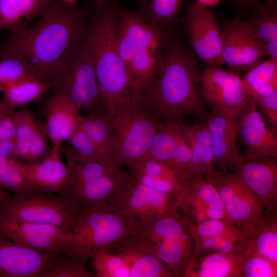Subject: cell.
Segmentation results:
<instances>
[{
	"label": "cell",
	"instance_id": "1",
	"mask_svg": "<svg viewBox=\"0 0 277 277\" xmlns=\"http://www.w3.org/2000/svg\"><path fill=\"white\" fill-rule=\"evenodd\" d=\"M88 23L76 4L53 0L36 23L11 31L7 40L35 76L58 91L85 40Z\"/></svg>",
	"mask_w": 277,
	"mask_h": 277
},
{
	"label": "cell",
	"instance_id": "29",
	"mask_svg": "<svg viewBox=\"0 0 277 277\" xmlns=\"http://www.w3.org/2000/svg\"><path fill=\"white\" fill-rule=\"evenodd\" d=\"M242 80L249 97L255 101L277 91V60H262L248 71Z\"/></svg>",
	"mask_w": 277,
	"mask_h": 277
},
{
	"label": "cell",
	"instance_id": "39",
	"mask_svg": "<svg viewBox=\"0 0 277 277\" xmlns=\"http://www.w3.org/2000/svg\"><path fill=\"white\" fill-rule=\"evenodd\" d=\"M194 245L192 259L213 253L242 252L248 247L249 241L246 235H221L194 242Z\"/></svg>",
	"mask_w": 277,
	"mask_h": 277
},
{
	"label": "cell",
	"instance_id": "38",
	"mask_svg": "<svg viewBox=\"0 0 277 277\" xmlns=\"http://www.w3.org/2000/svg\"><path fill=\"white\" fill-rule=\"evenodd\" d=\"M16 149L13 158L27 160L30 146L41 124L28 109L15 110Z\"/></svg>",
	"mask_w": 277,
	"mask_h": 277
},
{
	"label": "cell",
	"instance_id": "35",
	"mask_svg": "<svg viewBox=\"0 0 277 277\" xmlns=\"http://www.w3.org/2000/svg\"><path fill=\"white\" fill-rule=\"evenodd\" d=\"M66 142L63 151L67 160L117 166L102 153L93 140L77 126Z\"/></svg>",
	"mask_w": 277,
	"mask_h": 277
},
{
	"label": "cell",
	"instance_id": "45",
	"mask_svg": "<svg viewBox=\"0 0 277 277\" xmlns=\"http://www.w3.org/2000/svg\"><path fill=\"white\" fill-rule=\"evenodd\" d=\"M94 272L88 267L87 263L75 260L67 255L52 266L43 277H95Z\"/></svg>",
	"mask_w": 277,
	"mask_h": 277
},
{
	"label": "cell",
	"instance_id": "12",
	"mask_svg": "<svg viewBox=\"0 0 277 277\" xmlns=\"http://www.w3.org/2000/svg\"><path fill=\"white\" fill-rule=\"evenodd\" d=\"M61 90L81 110L84 109L88 113L107 111L86 37L69 69Z\"/></svg>",
	"mask_w": 277,
	"mask_h": 277
},
{
	"label": "cell",
	"instance_id": "7",
	"mask_svg": "<svg viewBox=\"0 0 277 277\" xmlns=\"http://www.w3.org/2000/svg\"><path fill=\"white\" fill-rule=\"evenodd\" d=\"M205 176L217 190L234 225L244 233L264 215L261 201L234 173L215 170Z\"/></svg>",
	"mask_w": 277,
	"mask_h": 277
},
{
	"label": "cell",
	"instance_id": "44",
	"mask_svg": "<svg viewBox=\"0 0 277 277\" xmlns=\"http://www.w3.org/2000/svg\"><path fill=\"white\" fill-rule=\"evenodd\" d=\"M241 274L242 277H276L277 264L261 255L249 245Z\"/></svg>",
	"mask_w": 277,
	"mask_h": 277
},
{
	"label": "cell",
	"instance_id": "50",
	"mask_svg": "<svg viewBox=\"0 0 277 277\" xmlns=\"http://www.w3.org/2000/svg\"><path fill=\"white\" fill-rule=\"evenodd\" d=\"M263 51L268 58L277 60V37L263 43Z\"/></svg>",
	"mask_w": 277,
	"mask_h": 277
},
{
	"label": "cell",
	"instance_id": "46",
	"mask_svg": "<svg viewBox=\"0 0 277 277\" xmlns=\"http://www.w3.org/2000/svg\"><path fill=\"white\" fill-rule=\"evenodd\" d=\"M255 101L256 104L264 110L269 122V128L277 133V91Z\"/></svg>",
	"mask_w": 277,
	"mask_h": 277
},
{
	"label": "cell",
	"instance_id": "43",
	"mask_svg": "<svg viewBox=\"0 0 277 277\" xmlns=\"http://www.w3.org/2000/svg\"><path fill=\"white\" fill-rule=\"evenodd\" d=\"M168 165L179 175L186 184L204 176L194 167L190 150L184 135L176 146Z\"/></svg>",
	"mask_w": 277,
	"mask_h": 277
},
{
	"label": "cell",
	"instance_id": "53",
	"mask_svg": "<svg viewBox=\"0 0 277 277\" xmlns=\"http://www.w3.org/2000/svg\"><path fill=\"white\" fill-rule=\"evenodd\" d=\"M10 196L6 190L0 187V203L8 200Z\"/></svg>",
	"mask_w": 277,
	"mask_h": 277
},
{
	"label": "cell",
	"instance_id": "8",
	"mask_svg": "<svg viewBox=\"0 0 277 277\" xmlns=\"http://www.w3.org/2000/svg\"><path fill=\"white\" fill-rule=\"evenodd\" d=\"M177 196L146 186L130 175L115 192L109 204L124 210L133 219L182 217L177 206Z\"/></svg>",
	"mask_w": 277,
	"mask_h": 277
},
{
	"label": "cell",
	"instance_id": "56",
	"mask_svg": "<svg viewBox=\"0 0 277 277\" xmlns=\"http://www.w3.org/2000/svg\"><path fill=\"white\" fill-rule=\"evenodd\" d=\"M0 101H1V99H0Z\"/></svg>",
	"mask_w": 277,
	"mask_h": 277
},
{
	"label": "cell",
	"instance_id": "14",
	"mask_svg": "<svg viewBox=\"0 0 277 277\" xmlns=\"http://www.w3.org/2000/svg\"><path fill=\"white\" fill-rule=\"evenodd\" d=\"M182 217L194 223L209 219L233 223L215 187L204 176L186 184L177 196Z\"/></svg>",
	"mask_w": 277,
	"mask_h": 277
},
{
	"label": "cell",
	"instance_id": "10",
	"mask_svg": "<svg viewBox=\"0 0 277 277\" xmlns=\"http://www.w3.org/2000/svg\"><path fill=\"white\" fill-rule=\"evenodd\" d=\"M275 161L270 157L242 154L237 149L228 164V168L259 199L268 214L277 212Z\"/></svg>",
	"mask_w": 277,
	"mask_h": 277
},
{
	"label": "cell",
	"instance_id": "21",
	"mask_svg": "<svg viewBox=\"0 0 277 277\" xmlns=\"http://www.w3.org/2000/svg\"><path fill=\"white\" fill-rule=\"evenodd\" d=\"M207 120L212 141L213 164L220 170L228 171V162L238 149L236 140L240 129L239 116H229L211 109Z\"/></svg>",
	"mask_w": 277,
	"mask_h": 277
},
{
	"label": "cell",
	"instance_id": "16",
	"mask_svg": "<svg viewBox=\"0 0 277 277\" xmlns=\"http://www.w3.org/2000/svg\"><path fill=\"white\" fill-rule=\"evenodd\" d=\"M0 236V277H43L61 259Z\"/></svg>",
	"mask_w": 277,
	"mask_h": 277
},
{
	"label": "cell",
	"instance_id": "15",
	"mask_svg": "<svg viewBox=\"0 0 277 277\" xmlns=\"http://www.w3.org/2000/svg\"><path fill=\"white\" fill-rule=\"evenodd\" d=\"M68 232L50 225L0 219V236L56 255L64 254Z\"/></svg>",
	"mask_w": 277,
	"mask_h": 277
},
{
	"label": "cell",
	"instance_id": "28",
	"mask_svg": "<svg viewBox=\"0 0 277 277\" xmlns=\"http://www.w3.org/2000/svg\"><path fill=\"white\" fill-rule=\"evenodd\" d=\"M249 245L261 255L277 264V212L264 215L246 232Z\"/></svg>",
	"mask_w": 277,
	"mask_h": 277
},
{
	"label": "cell",
	"instance_id": "24",
	"mask_svg": "<svg viewBox=\"0 0 277 277\" xmlns=\"http://www.w3.org/2000/svg\"><path fill=\"white\" fill-rule=\"evenodd\" d=\"M127 167L136 181L159 191L177 195L186 185L170 166L163 162L140 160Z\"/></svg>",
	"mask_w": 277,
	"mask_h": 277
},
{
	"label": "cell",
	"instance_id": "5",
	"mask_svg": "<svg viewBox=\"0 0 277 277\" xmlns=\"http://www.w3.org/2000/svg\"><path fill=\"white\" fill-rule=\"evenodd\" d=\"M108 114L113 156L118 167H128L143 159L164 122L142 94L120 104Z\"/></svg>",
	"mask_w": 277,
	"mask_h": 277
},
{
	"label": "cell",
	"instance_id": "51",
	"mask_svg": "<svg viewBox=\"0 0 277 277\" xmlns=\"http://www.w3.org/2000/svg\"><path fill=\"white\" fill-rule=\"evenodd\" d=\"M96 12H98L107 6L114 3V0H95Z\"/></svg>",
	"mask_w": 277,
	"mask_h": 277
},
{
	"label": "cell",
	"instance_id": "27",
	"mask_svg": "<svg viewBox=\"0 0 277 277\" xmlns=\"http://www.w3.org/2000/svg\"><path fill=\"white\" fill-rule=\"evenodd\" d=\"M184 137L196 169L206 176L215 170L211 136L207 125L181 124Z\"/></svg>",
	"mask_w": 277,
	"mask_h": 277
},
{
	"label": "cell",
	"instance_id": "54",
	"mask_svg": "<svg viewBox=\"0 0 277 277\" xmlns=\"http://www.w3.org/2000/svg\"><path fill=\"white\" fill-rule=\"evenodd\" d=\"M9 109H10L3 102L2 98L1 99L0 101V117L1 116L5 113L7 111H8Z\"/></svg>",
	"mask_w": 277,
	"mask_h": 277
},
{
	"label": "cell",
	"instance_id": "9",
	"mask_svg": "<svg viewBox=\"0 0 277 277\" xmlns=\"http://www.w3.org/2000/svg\"><path fill=\"white\" fill-rule=\"evenodd\" d=\"M185 22L190 49L205 68L223 65L221 30L213 11L191 3L186 7Z\"/></svg>",
	"mask_w": 277,
	"mask_h": 277
},
{
	"label": "cell",
	"instance_id": "37",
	"mask_svg": "<svg viewBox=\"0 0 277 277\" xmlns=\"http://www.w3.org/2000/svg\"><path fill=\"white\" fill-rule=\"evenodd\" d=\"M69 176L67 184L61 192L67 194L81 186L107 175L118 168L93 162H77L67 160Z\"/></svg>",
	"mask_w": 277,
	"mask_h": 277
},
{
	"label": "cell",
	"instance_id": "31",
	"mask_svg": "<svg viewBox=\"0 0 277 277\" xmlns=\"http://www.w3.org/2000/svg\"><path fill=\"white\" fill-rule=\"evenodd\" d=\"M50 86L33 75L24 76L14 82L3 92L2 98L10 109H15L39 98Z\"/></svg>",
	"mask_w": 277,
	"mask_h": 277
},
{
	"label": "cell",
	"instance_id": "18",
	"mask_svg": "<svg viewBox=\"0 0 277 277\" xmlns=\"http://www.w3.org/2000/svg\"><path fill=\"white\" fill-rule=\"evenodd\" d=\"M240 133L246 146V155L277 158V133L268 128L257 110L254 99L249 98L239 114Z\"/></svg>",
	"mask_w": 277,
	"mask_h": 277
},
{
	"label": "cell",
	"instance_id": "30",
	"mask_svg": "<svg viewBox=\"0 0 277 277\" xmlns=\"http://www.w3.org/2000/svg\"><path fill=\"white\" fill-rule=\"evenodd\" d=\"M247 15V18L240 19L260 42L277 37V0H265Z\"/></svg>",
	"mask_w": 277,
	"mask_h": 277
},
{
	"label": "cell",
	"instance_id": "3",
	"mask_svg": "<svg viewBox=\"0 0 277 277\" xmlns=\"http://www.w3.org/2000/svg\"><path fill=\"white\" fill-rule=\"evenodd\" d=\"M118 10L110 4L89 22L86 39L91 53L104 106L108 113L118 105L139 94L130 83L116 44Z\"/></svg>",
	"mask_w": 277,
	"mask_h": 277
},
{
	"label": "cell",
	"instance_id": "47",
	"mask_svg": "<svg viewBox=\"0 0 277 277\" xmlns=\"http://www.w3.org/2000/svg\"><path fill=\"white\" fill-rule=\"evenodd\" d=\"M14 111L9 109L0 117V140L15 137L16 123Z\"/></svg>",
	"mask_w": 277,
	"mask_h": 277
},
{
	"label": "cell",
	"instance_id": "34",
	"mask_svg": "<svg viewBox=\"0 0 277 277\" xmlns=\"http://www.w3.org/2000/svg\"><path fill=\"white\" fill-rule=\"evenodd\" d=\"M182 123L164 121L163 126L154 135L147 153L141 160L168 164L183 137Z\"/></svg>",
	"mask_w": 277,
	"mask_h": 277
},
{
	"label": "cell",
	"instance_id": "32",
	"mask_svg": "<svg viewBox=\"0 0 277 277\" xmlns=\"http://www.w3.org/2000/svg\"><path fill=\"white\" fill-rule=\"evenodd\" d=\"M29 74L35 76L21 52L7 39L0 45V92Z\"/></svg>",
	"mask_w": 277,
	"mask_h": 277
},
{
	"label": "cell",
	"instance_id": "23",
	"mask_svg": "<svg viewBox=\"0 0 277 277\" xmlns=\"http://www.w3.org/2000/svg\"><path fill=\"white\" fill-rule=\"evenodd\" d=\"M248 247L242 252L213 253L193 259L182 277H242Z\"/></svg>",
	"mask_w": 277,
	"mask_h": 277
},
{
	"label": "cell",
	"instance_id": "26",
	"mask_svg": "<svg viewBox=\"0 0 277 277\" xmlns=\"http://www.w3.org/2000/svg\"><path fill=\"white\" fill-rule=\"evenodd\" d=\"M53 0H0V30H13L28 26L40 17Z\"/></svg>",
	"mask_w": 277,
	"mask_h": 277
},
{
	"label": "cell",
	"instance_id": "49",
	"mask_svg": "<svg viewBox=\"0 0 277 277\" xmlns=\"http://www.w3.org/2000/svg\"><path fill=\"white\" fill-rule=\"evenodd\" d=\"M15 149V137L0 140V156L13 157Z\"/></svg>",
	"mask_w": 277,
	"mask_h": 277
},
{
	"label": "cell",
	"instance_id": "13",
	"mask_svg": "<svg viewBox=\"0 0 277 277\" xmlns=\"http://www.w3.org/2000/svg\"><path fill=\"white\" fill-rule=\"evenodd\" d=\"M221 30L222 59L230 70L246 72L262 61L263 43L244 26L240 18L226 21Z\"/></svg>",
	"mask_w": 277,
	"mask_h": 277
},
{
	"label": "cell",
	"instance_id": "2",
	"mask_svg": "<svg viewBox=\"0 0 277 277\" xmlns=\"http://www.w3.org/2000/svg\"><path fill=\"white\" fill-rule=\"evenodd\" d=\"M202 71L191 49L167 43L160 66L145 91L147 103L164 121L182 123L186 116L202 114L206 104L200 89Z\"/></svg>",
	"mask_w": 277,
	"mask_h": 277
},
{
	"label": "cell",
	"instance_id": "48",
	"mask_svg": "<svg viewBox=\"0 0 277 277\" xmlns=\"http://www.w3.org/2000/svg\"><path fill=\"white\" fill-rule=\"evenodd\" d=\"M265 0H231L238 16L248 14Z\"/></svg>",
	"mask_w": 277,
	"mask_h": 277
},
{
	"label": "cell",
	"instance_id": "55",
	"mask_svg": "<svg viewBox=\"0 0 277 277\" xmlns=\"http://www.w3.org/2000/svg\"><path fill=\"white\" fill-rule=\"evenodd\" d=\"M62 2H64L66 3L71 4H75L76 3L77 0H60Z\"/></svg>",
	"mask_w": 277,
	"mask_h": 277
},
{
	"label": "cell",
	"instance_id": "33",
	"mask_svg": "<svg viewBox=\"0 0 277 277\" xmlns=\"http://www.w3.org/2000/svg\"><path fill=\"white\" fill-rule=\"evenodd\" d=\"M77 126L93 140L106 157L115 163L112 131L108 111L88 113L86 116L80 115Z\"/></svg>",
	"mask_w": 277,
	"mask_h": 277
},
{
	"label": "cell",
	"instance_id": "6",
	"mask_svg": "<svg viewBox=\"0 0 277 277\" xmlns=\"http://www.w3.org/2000/svg\"><path fill=\"white\" fill-rule=\"evenodd\" d=\"M82 208L60 193L37 189L15 194L0 203V219L52 225L68 232Z\"/></svg>",
	"mask_w": 277,
	"mask_h": 277
},
{
	"label": "cell",
	"instance_id": "42",
	"mask_svg": "<svg viewBox=\"0 0 277 277\" xmlns=\"http://www.w3.org/2000/svg\"><path fill=\"white\" fill-rule=\"evenodd\" d=\"M0 187L15 194L37 190L22 175L14 158L0 156Z\"/></svg>",
	"mask_w": 277,
	"mask_h": 277
},
{
	"label": "cell",
	"instance_id": "20",
	"mask_svg": "<svg viewBox=\"0 0 277 277\" xmlns=\"http://www.w3.org/2000/svg\"><path fill=\"white\" fill-rule=\"evenodd\" d=\"M61 145H53L48 155L39 162H22L14 158L23 176L36 189L55 193H61L64 189L69 170L61 159Z\"/></svg>",
	"mask_w": 277,
	"mask_h": 277
},
{
	"label": "cell",
	"instance_id": "17",
	"mask_svg": "<svg viewBox=\"0 0 277 277\" xmlns=\"http://www.w3.org/2000/svg\"><path fill=\"white\" fill-rule=\"evenodd\" d=\"M166 36V31L149 24L137 11H118L116 44L126 67L135 53L145 45Z\"/></svg>",
	"mask_w": 277,
	"mask_h": 277
},
{
	"label": "cell",
	"instance_id": "36",
	"mask_svg": "<svg viewBox=\"0 0 277 277\" xmlns=\"http://www.w3.org/2000/svg\"><path fill=\"white\" fill-rule=\"evenodd\" d=\"M137 12L151 25L167 29L175 21L184 0H135Z\"/></svg>",
	"mask_w": 277,
	"mask_h": 277
},
{
	"label": "cell",
	"instance_id": "25",
	"mask_svg": "<svg viewBox=\"0 0 277 277\" xmlns=\"http://www.w3.org/2000/svg\"><path fill=\"white\" fill-rule=\"evenodd\" d=\"M130 174L118 168L113 172L87 183L65 195L82 208L109 204L115 192Z\"/></svg>",
	"mask_w": 277,
	"mask_h": 277
},
{
	"label": "cell",
	"instance_id": "52",
	"mask_svg": "<svg viewBox=\"0 0 277 277\" xmlns=\"http://www.w3.org/2000/svg\"><path fill=\"white\" fill-rule=\"evenodd\" d=\"M222 1L223 0H195L196 3L208 7L216 5Z\"/></svg>",
	"mask_w": 277,
	"mask_h": 277
},
{
	"label": "cell",
	"instance_id": "11",
	"mask_svg": "<svg viewBox=\"0 0 277 277\" xmlns=\"http://www.w3.org/2000/svg\"><path fill=\"white\" fill-rule=\"evenodd\" d=\"M200 89L206 105L229 116H239L250 98L242 77L235 71L221 67L202 71Z\"/></svg>",
	"mask_w": 277,
	"mask_h": 277
},
{
	"label": "cell",
	"instance_id": "40",
	"mask_svg": "<svg viewBox=\"0 0 277 277\" xmlns=\"http://www.w3.org/2000/svg\"><path fill=\"white\" fill-rule=\"evenodd\" d=\"M186 220L194 242L221 235L238 236L245 235L233 223L223 220L209 219L196 223Z\"/></svg>",
	"mask_w": 277,
	"mask_h": 277
},
{
	"label": "cell",
	"instance_id": "22",
	"mask_svg": "<svg viewBox=\"0 0 277 277\" xmlns=\"http://www.w3.org/2000/svg\"><path fill=\"white\" fill-rule=\"evenodd\" d=\"M80 110L61 90L48 100L45 126L53 145H62L69 138L77 127Z\"/></svg>",
	"mask_w": 277,
	"mask_h": 277
},
{
	"label": "cell",
	"instance_id": "4",
	"mask_svg": "<svg viewBox=\"0 0 277 277\" xmlns=\"http://www.w3.org/2000/svg\"><path fill=\"white\" fill-rule=\"evenodd\" d=\"M132 228L133 219L115 206L83 207L68 232L64 254L87 263L100 251H111Z\"/></svg>",
	"mask_w": 277,
	"mask_h": 277
},
{
	"label": "cell",
	"instance_id": "41",
	"mask_svg": "<svg viewBox=\"0 0 277 277\" xmlns=\"http://www.w3.org/2000/svg\"><path fill=\"white\" fill-rule=\"evenodd\" d=\"M91 259L96 277H131L127 263L116 253L102 251Z\"/></svg>",
	"mask_w": 277,
	"mask_h": 277
},
{
	"label": "cell",
	"instance_id": "19",
	"mask_svg": "<svg viewBox=\"0 0 277 277\" xmlns=\"http://www.w3.org/2000/svg\"><path fill=\"white\" fill-rule=\"evenodd\" d=\"M127 263L131 277H176L171 268L131 232L110 251Z\"/></svg>",
	"mask_w": 277,
	"mask_h": 277
}]
</instances>
